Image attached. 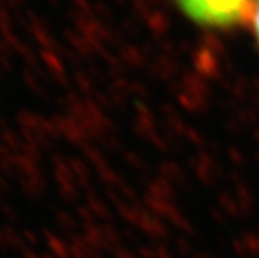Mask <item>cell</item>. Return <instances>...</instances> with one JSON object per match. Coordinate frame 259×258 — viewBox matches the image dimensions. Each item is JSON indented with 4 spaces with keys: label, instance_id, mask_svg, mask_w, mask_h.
Returning a JSON list of instances; mask_svg holds the SVG:
<instances>
[{
    "label": "cell",
    "instance_id": "6da1fadb",
    "mask_svg": "<svg viewBox=\"0 0 259 258\" xmlns=\"http://www.w3.org/2000/svg\"><path fill=\"white\" fill-rule=\"evenodd\" d=\"M176 4L199 25L227 28L251 19L257 0H176Z\"/></svg>",
    "mask_w": 259,
    "mask_h": 258
},
{
    "label": "cell",
    "instance_id": "7a4b0ae2",
    "mask_svg": "<svg viewBox=\"0 0 259 258\" xmlns=\"http://www.w3.org/2000/svg\"><path fill=\"white\" fill-rule=\"evenodd\" d=\"M251 23H253V31H254V36H256L257 44H259V0H257L256 8H254L253 16H251Z\"/></svg>",
    "mask_w": 259,
    "mask_h": 258
}]
</instances>
